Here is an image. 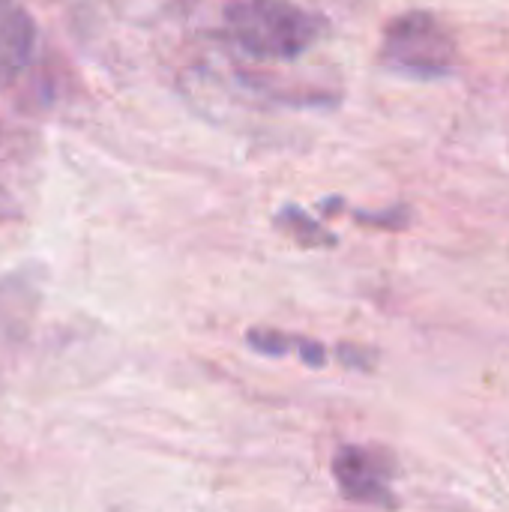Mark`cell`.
I'll use <instances>...</instances> for the list:
<instances>
[{
    "mask_svg": "<svg viewBox=\"0 0 509 512\" xmlns=\"http://www.w3.org/2000/svg\"><path fill=\"white\" fill-rule=\"evenodd\" d=\"M225 30L246 57L285 63L315 45L321 24L294 0H237L225 9Z\"/></svg>",
    "mask_w": 509,
    "mask_h": 512,
    "instance_id": "1",
    "label": "cell"
},
{
    "mask_svg": "<svg viewBox=\"0 0 509 512\" xmlns=\"http://www.w3.org/2000/svg\"><path fill=\"white\" fill-rule=\"evenodd\" d=\"M384 63L408 75H444L453 66V39L429 12L399 15L384 33Z\"/></svg>",
    "mask_w": 509,
    "mask_h": 512,
    "instance_id": "2",
    "label": "cell"
},
{
    "mask_svg": "<svg viewBox=\"0 0 509 512\" xmlns=\"http://www.w3.org/2000/svg\"><path fill=\"white\" fill-rule=\"evenodd\" d=\"M333 477L339 492L354 504H366V507L393 504V489H390L393 468L372 447H360V444L339 447L333 456Z\"/></svg>",
    "mask_w": 509,
    "mask_h": 512,
    "instance_id": "3",
    "label": "cell"
},
{
    "mask_svg": "<svg viewBox=\"0 0 509 512\" xmlns=\"http://www.w3.org/2000/svg\"><path fill=\"white\" fill-rule=\"evenodd\" d=\"M36 21L15 0H0V87H9L30 63Z\"/></svg>",
    "mask_w": 509,
    "mask_h": 512,
    "instance_id": "4",
    "label": "cell"
},
{
    "mask_svg": "<svg viewBox=\"0 0 509 512\" xmlns=\"http://www.w3.org/2000/svg\"><path fill=\"white\" fill-rule=\"evenodd\" d=\"M246 345L264 357H297L300 363L306 366H324L327 360V351L321 342L315 339H306V336H297V333H282V330H273V327H258V330H249L246 333Z\"/></svg>",
    "mask_w": 509,
    "mask_h": 512,
    "instance_id": "5",
    "label": "cell"
},
{
    "mask_svg": "<svg viewBox=\"0 0 509 512\" xmlns=\"http://www.w3.org/2000/svg\"><path fill=\"white\" fill-rule=\"evenodd\" d=\"M279 225H282L294 240H300V243H306V246L333 243V237L324 234V231L318 228V222H312V219H309L303 210H297V207H285V210L279 213Z\"/></svg>",
    "mask_w": 509,
    "mask_h": 512,
    "instance_id": "6",
    "label": "cell"
}]
</instances>
